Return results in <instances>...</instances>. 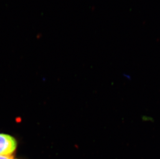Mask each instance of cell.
<instances>
[{"label":"cell","instance_id":"1","mask_svg":"<svg viewBox=\"0 0 160 159\" xmlns=\"http://www.w3.org/2000/svg\"><path fill=\"white\" fill-rule=\"evenodd\" d=\"M17 147V142L11 135L0 133V155L11 156Z\"/></svg>","mask_w":160,"mask_h":159},{"label":"cell","instance_id":"2","mask_svg":"<svg viewBox=\"0 0 160 159\" xmlns=\"http://www.w3.org/2000/svg\"><path fill=\"white\" fill-rule=\"evenodd\" d=\"M0 159H14V158L11 156H1L0 155Z\"/></svg>","mask_w":160,"mask_h":159}]
</instances>
